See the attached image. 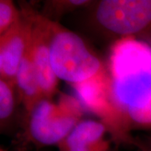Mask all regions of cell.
<instances>
[{
	"instance_id": "cell-14",
	"label": "cell",
	"mask_w": 151,
	"mask_h": 151,
	"mask_svg": "<svg viewBox=\"0 0 151 151\" xmlns=\"http://www.w3.org/2000/svg\"><path fill=\"white\" fill-rule=\"evenodd\" d=\"M109 141L103 140V142L97 144L96 145L91 147H85V148H78V149H72L67 151H108L109 150Z\"/></svg>"
},
{
	"instance_id": "cell-9",
	"label": "cell",
	"mask_w": 151,
	"mask_h": 151,
	"mask_svg": "<svg viewBox=\"0 0 151 151\" xmlns=\"http://www.w3.org/2000/svg\"><path fill=\"white\" fill-rule=\"evenodd\" d=\"M125 119L131 132L136 129L151 132V87L127 109Z\"/></svg>"
},
{
	"instance_id": "cell-13",
	"label": "cell",
	"mask_w": 151,
	"mask_h": 151,
	"mask_svg": "<svg viewBox=\"0 0 151 151\" xmlns=\"http://www.w3.org/2000/svg\"><path fill=\"white\" fill-rule=\"evenodd\" d=\"M134 146L138 148L139 151H151V132L134 137Z\"/></svg>"
},
{
	"instance_id": "cell-11",
	"label": "cell",
	"mask_w": 151,
	"mask_h": 151,
	"mask_svg": "<svg viewBox=\"0 0 151 151\" xmlns=\"http://www.w3.org/2000/svg\"><path fill=\"white\" fill-rule=\"evenodd\" d=\"M17 95L14 82L0 79V124L2 131L14 115Z\"/></svg>"
},
{
	"instance_id": "cell-6",
	"label": "cell",
	"mask_w": 151,
	"mask_h": 151,
	"mask_svg": "<svg viewBox=\"0 0 151 151\" xmlns=\"http://www.w3.org/2000/svg\"><path fill=\"white\" fill-rule=\"evenodd\" d=\"M32 19L30 52L45 98L52 99L58 91L59 79L55 75L49 52L48 19L29 6Z\"/></svg>"
},
{
	"instance_id": "cell-12",
	"label": "cell",
	"mask_w": 151,
	"mask_h": 151,
	"mask_svg": "<svg viewBox=\"0 0 151 151\" xmlns=\"http://www.w3.org/2000/svg\"><path fill=\"white\" fill-rule=\"evenodd\" d=\"M21 18V11L17 9L13 1L0 0V35L16 25Z\"/></svg>"
},
{
	"instance_id": "cell-3",
	"label": "cell",
	"mask_w": 151,
	"mask_h": 151,
	"mask_svg": "<svg viewBox=\"0 0 151 151\" xmlns=\"http://www.w3.org/2000/svg\"><path fill=\"white\" fill-rule=\"evenodd\" d=\"M92 5V23L106 35L151 45V0H100Z\"/></svg>"
},
{
	"instance_id": "cell-8",
	"label": "cell",
	"mask_w": 151,
	"mask_h": 151,
	"mask_svg": "<svg viewBox=\"0 0 151 151\" xmlns=\"http://www.w3.org/2000/svg\"><path fill=\"white\" fill-rule=\"evenodd\" d=\"M107 133V127L100 120L82 119L60 144L58 149L59 151H67L96 145L105 140L104 137Z\"/></svg>"
},
{
	"instance_id": "cell-7",
	"label": "cell",
	"mask_w": 151,
	"mask_h": 151,
	"mask_svg": "<svg viewBox=\"0 0 151 151\" xmlns=\"http://www.w3.org/2000/svg\"><path fill=\"white\" fill-rule=\"evenodd\" d=\"M14 82L19 100L24 108L26 117L33 108L45 98L33 63L30 44L19 67Z\"/></svg>"
},
{
	"instance_id": "cell-1",
	"label": "cell",
	"mask_w": 151,
	"mask_h": 151,
	"mask_svg": "<svg viewBox=\"0 0 151 151\" xmlns=\"http://www.w3.org/2000/svg\"><path fill=\"white\" fill-rule=\"evenodd\" d=\"M49 52L55 76L77 86L107 73V65L76 33L48 19Z\"/></svg>"
},
{
	"instance_id": "cell-10",
	"label": "cell",
	"mask_w": 151,
	"mask_h": 151,
	"mask_svg": "<svg viewBox=\"0 0 151 151\" xmlns=\"http://www.w3.org/2000/svg\"><path fill=\"white\" fill-rule=\"evenodd\" d=\"M93 1L89 0H49L44 2L40 14L47 19L59 23L65 14L80 8L90 6Z\"/></svg>"
},
{
	"instance_id": "cell-4",
	"label": "cell",
	"mask_w": 151,
	"mask_h": 151,
	"mask_svg": "<svg viewBox=\"0 0 151 151\" xmlns=\"http://www.w3.org/2000/svg\"><path fill=\"white\" fill-rule=\"evenodd\" d=\"M76 98L84 109H86L100 119L105 124L112 140L118 145L134 146V136L124 115L119 112L111 99L108 81V71L105 75L91 81L72 86Z\"/></svg>"
},
{
	"instance_id": "cell-2",
	"label": "cell",
	"mask_w": 151,
	"mask_h": 151,
	"mask_svg": "<svg viewBox=\"0 0 151 151\" xmlns=\"http://www.w3.org/2000/svg\"><path fill=\"white\" fill-rule=\"evenodd\" d=\"M84 108L76 97L61 94L58 102L44 98L26 116V138L36 147L58 146L82 120Z\"/></svg>"
},
{
	"instance_id": "cell-15",
	"label": "cell",
	"mask_w": 151,
	"mask_h": 151,
	"mask_svg": "<svg viewBox=\"0 0 151 151\" xmlns=\"http://www.w3.org/2000/svg\"><path fill=\"white\" fill-rule=\"evenodd\" d=\"M0 151H7V150H4L3 148H1V149H0Z\"/></svg>"
},
{
	"instance_id": "cell-5",
	"label": "cell",
	"mask_w": 151,
	"mask_h": 151,
	"mask_svg": "<svg viewBox=\"0 0 151 151\" xmlns=\"http://www.w3.org/2000/svg\"><path fill=\"white\" fill-rule=\"evenodd\" d=\"M20 11V21L0 35V79L12 82L15 81L19 67L29 47L32 31L29 6L21 4Z\"/></svg>"
}]
</instances>
